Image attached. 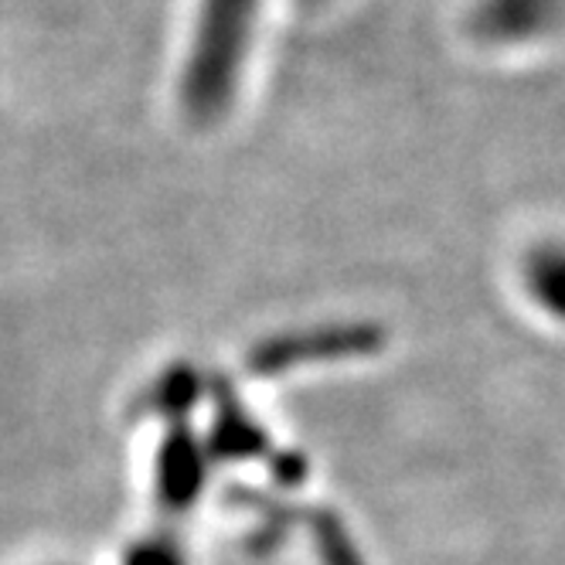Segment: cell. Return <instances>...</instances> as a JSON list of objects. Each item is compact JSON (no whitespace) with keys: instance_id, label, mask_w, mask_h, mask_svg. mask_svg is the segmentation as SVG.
<instances>
[{"instance_id":"obj_1","label":"cell","mask_w":565,"mask_h":565,"mask_svg":"<svg viewBox=\"0 0 565 565\" xmlns=\"http://www.w3.org/2000/svg\"><path fill=\"white\" fill-rule=\"evenodd\" d=\"M263 0H198L188 62L181 68V109L194 124H218L246 75Z\"/></svg>"},{"instance_id":"obj_3","label":"cell","mask_w":565,"mask_h":565,"mask_svg":"<svg viewBox=\"0 0 565 565\" xmlns=\"http://www.w3.org/2000/svg\"><path fill=\"white\" fill-rule=\"evenodd\" d=\"M558 18V0H480L473 11V31L488 42H529L548 31Z\"/></svg>"},{"instance_id":"obj_5","label":"cell","mask_w":565,"mask_h":565,"mask_svg":"<svg viewBox=\"0 0 565 565\" xmlns=\"http://www.w3.org/2000/svg\"><path fill=\"white\" fill-rule=\"evenodd\" d=\"M198 388H201V375L191 365H174L164 379H157L153 402L160 409H188L198 395Z\"/></svg>"},{"instance_id":"obj_4","label":"cell","mask_w":565,"mask_h":565,"mask_svg":"<svg viewBox=\"0 0 565 565\" xmlns=\"http://www.w3.org/2000/svg\"><path fill=\"white\" fill-rule=\"evenodd\" d=\"M524 279H529L532 297L548 307L552 313L562 310V297H565V263L558 246H542L529 256V266H524Z\"/></svg>"},{"instance_id":"obj_2","label":"cell","mask_w":565,"mask_h":565,"mask_svg":"<svg viewBox=\"0 0 565 565\" xmlns=\"http://www.w3.org/2000/svg\"><path fill=\"white\" fill-rule=\"evenodd\" d=\"M385 331L372 320H348V324H320L303 331H282L259 341L249 351L253 372H287L317 361H341V358H365L382 351Z\"/></svg>"}]
</instances>
